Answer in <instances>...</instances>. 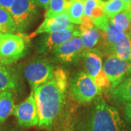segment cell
Returning <instances> with one entry per match:
<instances>
[{
    "label": "cell",
    "mask_w": 131,
    "mask_h": 131,
    "mask_svg": "<svg viewBox=\"0 0 131 131\" xmlns=\"http://www.w3.org/2000/svg\"><path fill=\"white\" fill-rule=\"evenodd\" d=\"M67 88V74L63 69L57 68L50 80L32 90L37 106L39 127L50 129L52 127L64 106Z\"/></svg>",
    "instance_id": "6da1fadb"
},
{
    "label": "cell",
    "mask_w": 131,
    "mask_h": 131,
    "mask_svg": "<svg viewBox=\"0 0 131 131\" xmlns=\"http://www.w3.org/2000/svg\"><path fill=\"white\" fill-rule=\"evenodd\" d=\"M87 131H127V129L117 109L98 95L93 100Z\"/></svg>",
    "instance_id": "7a4b0ae2"
},
{
    "label": "cell",
    "mask_w": 131,
    "mask_h": 131,
    "mask_svg": "<svg viewBox=\"0 0 131 131\" xmlns=\"http://www.w3.org/2000/svg\"><path fill=\"white\" fill-rule=\"evenodd\" d=\"M26 40L13 34H0V63L9 65L18 61L26 55Z\"/></svg>",
    "instance_id": "3957f363"
},
{
    "label": "cell",
    "mask_w": 131,
    "mask_h": 131,
    "mask_svg": "<svg viewBox=\"0 0 131 131\" xmlns=\"http://www.w3.org/2000/svg\"><path fill=\"white\" fill-rule=\"evenodd\" d=\"M70 91L73 98L80 103H90L101 93L93 80L86 72H79L70 82Z\"/></svg>",
    "instance_id": "277c9868"
},
{
    "label": "cell",
    "mask_w": 131,
    "mask_h": 131,
    "mask_svg": "<svg viewBox=\"0 0 131 131\" xmlns=\"http://www.w3.org/2000/svg\"><path fill=\"white\" fill-rule=\"evenodd\" d=\"M37 7L35 0H15L9 13L14 20L18 31H25L37 18Z\"/></svg>",
    "instance_id": "5b68a950"
},
{
    "label": "cell",
    "mask_w": 131,
    "mask_h": 131,
    "mask_svg": "<svg viewBox=\"0 0 131 131\" xmlns=\"http://www.w3.org/2000/svg\"><path fill=\"white\" fill-rule=\"evenodd\" d=\"M86 73L93 80L100 89L112 88L111 82L103 69L102 54L97 49H93L84 54Z\"/></svg>",
    "instance_id": "8992f818"
},
{
    "label": "cell",
    "mask_w": 131,
    "mask_h": 131,
    "mask_svg": "<svg viewBox=\"0 0 131 131\" xmlns=\"http://www.w3.org/2000/svg\"><path fill=\"white\" fill-rule=\"evenodd\" d=\"M54 71V66L50 62L45 59H37L25 67L24 76L34 90L50 80Z\"/></svg>",
    "instance_id": "52a82bcc"
},
{
    "label": "cell",
    "mask_w": 131,
    "mask_h": 131,
    "mask_svg": "<svg viewBox=\"0 0 131 131\" xmlns=\"http://www.w3.org/2000/svg\"><path fill=\"white\" fill-rule=\"evenodd\" d=\"M13 114L20 126L30 127L37 125L39 114L33 91L24 101L15 106Z\"/></svg>",
    "instance_id": "ba28073f"
},
{
    "label": "cell",
    "mask_w": 131,
    "mask_h": 131,
    "mask_svg": "<svg viewBox=\"0 0 131 131\" xmlns=\"http://www.w3.org/2000/svg\"><path fill=\"white\" fill-rule=\"evenodd\" d=\"M103 69L114 89L124 80L129 69L128 61H124L114 54H110L103 63Z\"/></svg>",
    "instance_id": "9c48e42d"
},
{
    "label": "cell",
    "mask_w": 131,
    "mask_h": 131,
    "mask_svg": "<svg viewBox=\"0 0 131 131\" xmlns=\"http://www.w3.org/2000/svg\"><path fill=\"white\" fill-rule=\"evenodd\" d=\"M52 52L58 61L72 63L84 56V50L80 36H77L63 43Z\"/></svg>",
    "instance_id": "30bf717a"
},
{
    "label": "cell",
    "mask_w": 131,
    "mask_h": 131,
    "mask_svg": "<svg viewBox=\"0 0 131 131\" xmlns=\"http://www.w3.org/2000/svg\"><path fill=\"white\" fill-rule=\"evenodd\" d=\"M77 36H80V31L79 28L76 27L47 34L41 41L39 52L46 53L48 52L53 51L63 43Z\"/></svg>",
    "instance_id": "8fae6325"
},
{
    "label": "cell",
    "mask_w": 131,
    "mask_h": 131,
    "mask_svg": "<svg viewBox=\"0 0 131 131\" xmlns=\"http://www.w3.org/2000/svg\"><path fill=\"white\" fill-rule=\"evenodd\" d=\"M79 29L80 38L84 46V53L90 50L95 49L101 39V32L95 26L92 19L84 15Z\"/></svg>",
    "instance_id": "7c38bea8"
},
{
    "label": "cell",
    "mask_w": 131,
    "mask_h": 131,
    "mask_svg": "<svg viewBox=\"0 0 131 131\" xmlns=\"http://www.w3.org/2000/svg\"><path fill=\"white\" fill-rule=\"evenodd\" d=\"M74 25L71 22L69 16L66 10L62 13L56 16L45 18L42 24L39 26L33 35L40 34H50V33L60 31L68 28H74Z\"/></svg>",
    "instance_id": "4fadbf2b"
},
{
    "label": "cell",
    "mask_w": 131,
    "mask_h": 131,
    "mask_svg": "<svg viewBox=\"0 0 131 131\" xmlns=\"http://www.w3.org/2000/svg\"><path fill=\"white\" fill-rule=\"evenodd\" d=\"M111 54L124 61H129L131 56V39L127 33H119Z\"/></svg>",
    "instance_id": "5bb4252c"
},
{
    "label": "cell",
    "mask_w": 131,
    "mask_h": 131,
    "mask_svg": "<svg viewBox=\"0 0 131 131\" xmlns=\"http://www.w3.org/2000/svg\"><path fill=\"white\" fill-rule=\"evenodd\" d=\"M14 97L10 91L0 93V126L14 112Z\"/></svg>",
    "instance_id": "9a60e30c"
},
{
    "label": "cell",
    "mask_w": 131,
    "mask_h": 131,
    "mask_svg": "<svg viewBox=\"0 0 131 131\" xmlns=\"http://www.w3.org/2000/svg\"><path fill=\"white\" fill-rule=\"evenodd\" d=\"M17 87L18 82L13 72L6 66L0 64V93L14 90Z\"/></svg>",
    "instance_id": "2e32d148"
},
{
    "label": "cell",
    "mask_w": 131,
    "mask_h": 131,
    "mask_svg": "<svg viewBox=\"0 0 131 131\" xmlns=\"http://www.w3.org/2000/svg\"><path fill=\"white\" fill-rule=\"evenodd\" d=\"M113 97L119 102L131 103V77L124 80L112 91Z\"/></svg>",
    "instance_id": "e0dca14e"
},
{
    "label": "cell",
    "mask_w": 131,
    "mask_h": 131,
    "mask_svg": "<svg viewBox=\"0 0 131 131\" xmlns=\"http://www.w3.org/2000/svg\"><path fill=\"white\" fill-rule=\"evenodd\" d=\"M71 22L73 24H81L84 15V0H74L66 9Z\"/></svg>",
    "instance_id": "ac0fdd59"
},
{
    "label": "cell",
    "mask_w": 131,
    "mask_h": 131,
    "mask_svg": "<svg viewBox=\"0 0 131 131\" xmlns=\"http://www.w3.org/2000/svg\"><path fill=\"white\" fill-rule=\"evenodd\" d=\"M16 31V26L9 11L0 7V33L13 34Z\"/></svg>",
    "instance_id": "d6986e66"
},
{
    "label": "cell",
    "mask_w": 131,
    "mask_h": 131,
    "mask_svg": "<svg viewBox=\"0 0 131 131\" xmlns=\"http://www.w3.org/2000/svg\"><path fill=\"white\" fill-rule=\"evenodd\" d=\"M101 39H103L105 45L108 47V49L112 53L114 45L120 31L117 29L116 26L111 21L110 24H108L107 28L104 31H101Z\"/></svg>",
    "instance_id": "ffe728a7"
},
{
    "label": "cell",
    "mask_w": 131,
    "mask_h": 131,
    "mask_svg": "<svg viewBox=\"0 0 131 131\" xmlns=\"http://www.w3.org/2000/svg\"><path fill=\"white\" fill-rule=\"evenodd\" d=\"M111 21L120 31L127 33L131 27V19L128 13L125 10L111 18Z\"/></svg>",
    "instance_id": "44dd1931"
},
{
    "label": "cell",
    "mask_w": 131,
    "mask_h": 131,
    "mask_svg": "<svg viewBox=\"0 0 131 131\" xmlns=\"http://www.w3.org/2000/svg\"><path fill=\"white\" fill-rule=\"evenodd\" d=\"M106 15L109 18H112L118 13L125 10L122 0H110L107 3L101 5Z\"/></svg>",
    "instance_id": "7402d4cb"
},
{
    "label": "cell",
    "mask_w": 131,
    "mask_h": 131,
    "mask_svg": "<svg viewBox=\"0 0 131 131\" xmlns=\"http://www.w3.org/2000/svg\"><path fill=\"white\" fill-rule=\"evenodd\" d=\"M66 10V0H50L47 12L45 15V18L56 16Z\"/></svg>",
    "instance_id": "603a6c76"
},
{
    "label": "cell",
    "mask_w": 131,
    "mask_h": 131,
    "mask_svg": "<svg viewBox=\"0 0 131 131\" xmlns=\"http://www.w3.org/2000/svg\"><path fill=\"white\" fill-rule=\"evenodd\" d=\"M98 5V0H84V16L90 18L93 10Z\"/></svg>",
    "instance_id": "cb8c5ba5"
},
{
    "label": "cell",
    "mask_w": 131,
    "mask_h": 131,
    "mask_svg": "<svg viewBox=\"0 0 131 131\" xmlns=\"http://www.w3.org/2000/svg\"><path fill=\"white\" fill-rule=\"evenodd\" d=\"M15 0H0V7L9 11Z\"/></svg>",
    "instance_id": "d4e9b609"
},
{
    "label": "cell",
    "mask_w": 131,
    "mask_h": 131,
    "mask_svg": "<svg viewBox=\"0 0 131 131\" xmlns=\"http://www.w3.org/2000/svg\"><path fill=\"white\" fill-rule=\"evenodd\" d=\"M124 112L127 121L131 125V103L125 104Z\"/></svg>",
    "instance_id": "484cf974"
},
{
    "label": "cell",
    "mask_w": 131,
    "mask_h": 131,
    "mask_svg": "<svg viewBox=\"0 0 131 131\" xmlns=\"http://www.w3.org/2000/svg\"><path fill=\"white\" fill-rule=\"evenodd\" d=\"M38 7H41L42 8L47 9L49 7L50 0H35Z\"/></svg>",
    "instance_id": "4316f807"
},
{
    "label": "cell",
    "mask_w": 131,
    "mask_h": 131,
    "mask_svg": "<svg viewBox=\"0 0 131 131\" xmlns=\"http://www.w3.org/2000/svg\"><path fill=\"white\" fill-rule=\"evenodd\" d=\"M124 5H125V11H127L129 9L130 5L131 3V0H122Z\"/></svg>",
    "instance_id": "83f0119b"
},
{
    "label": "cell",
    "mask_w": 131,
    "mask_h": 131,
    "mask_svg": "<svg viewBox=\"0 0 131 131\" xmlns=\"http://www.w3.org/2000/svg\"><path fill=\"white\" fill-rule=\"evenodd\" d=\"M128 63H129V69H128V73L131 74V56H130V60H129V61H128Z\"/></svg>",
    "instance_id": "f1b7e54d"
},
{
    "label": "cell",
    "mask_w": 131,
    "mask_h": 131,
    "mask_svg": "<svg viewBox=\"0 0 131 131\" xmlns=\"http://www.w3.org/2000/svg\"><path fill=\"white\" fill-rule=\"evenodd\" d=\"M128 13H130V14H131V3H130V7H129V9L127 11Z\"/></svg>",
    "instance_id": "f546056e"
},
{
    "label": "cell",
    "mask_w": 131,
    "mask_h": 131,
    "mask_svg": "<svg viewBox=\"0 0 131 131\" xmlns=\"http://www.w3.org/2000/svg\"><path fill=\"white\" fill-rule=\"evenodd\" d=\"M128 35L130 36V37L131 39V27L130 28V30H129V31H128Z\"/></svg>",
    "instance_id": "4dcf8cb0"
},
{
    "label": "cell",
    "mask_w": 131,
    "mask_h": 131,
    "mask_svg": "<svg viewBox=\"0 0 131 131\" xmlns=\"http://www.w3.org/2000/svg\"><path fill=\"white\" fill-rule=\"evenodd\" d=\"M128 15H129V16H130V19H131V14H130V13H128Z\"/></svg>",
    "instance_id": "1f68e13d"
},
{
    "label": "cell",
    "mask_w": 131,
    "mask_h": 131,
    "mask_svg": "<svg viewBox=\"0 0 131 131\" xmlns=\"http://www.w3.org/2000/svg\"><path fill=\"white\" fill-rule=\"evenodd\" d=\"M68 131H72V130H68Z\"/></svg>",
    "instance_id": "d6a6232c"
},
{
    "label": "cell",
    "mask_w": 131,
    "mask_h": 131,
    "mask_svg": "<svg viewBox=\"0 0 131 131\" xmlns=\"http://www.w3.org/2000/svg\"><path fill=\"white\" fill-rule=\"evenodd\" d=\"M9 131H13V130H9Z\"/></svg>",
    "instance_id": "836d02e7"
},
{
    "label": "cell",
    "mask_w": 131,
    "mask_h": 131,
    "mask_svg": "<svg viewBox=\"0 0 131 131\" xmlns=\"http://www.w3.org/2000/svg\"><path fill=\"white\" fill-rule=\"evenodd\" d=\"M0 34H1V33H0Z\"/></svg>",
    "instance_id": "e575fe53"
},
{
    "label": "cell",
    "mask_w": 131,
    "mask_h": 131,
    "mask_svg": "<svg viewBox=\"0 0 131 131\" xmlns=\"http://www.w3.org/2000/svg\"><path fill=\"white\" fill-rule=\"evenodd\" d=\"M0 64H1V63H0Z\"/></svg>",
    "instance_id": "d590c367"
}]
</instances>
